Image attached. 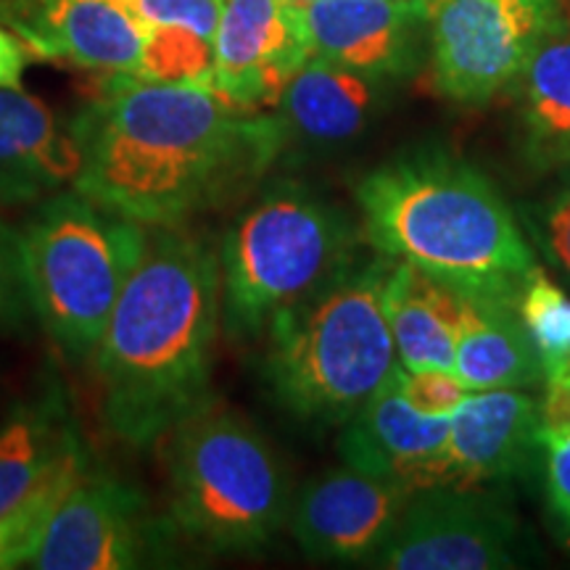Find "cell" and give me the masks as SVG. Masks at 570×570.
Returning a JSON list of instances; mask_svg holds the SVG:
<instances>
[{"mask_svg": "<svg viewBox=\"0 0 570 570\" xmlns=\"http://www.w3.org/2000/svg\"><path fill=\"white\" fill-rule=\"evenodd\" d=\"M77 169L69 127L30 92L0 88V204H38L71 188Z\"/></svg>", "mask_w": 570, "mask_h": 570, "instance_id": "17", "label": "cell"}, {"mask_svg": "<svg viewBox=\"0 0 570 570\" xmlns=\"http://www.w3.org/2000/svg\"><path fill=\"white\" fill-rule=\"evenodd\" d=\"M431 0H317L304 6L312 51L373 77L399 75L415 53Z\"/></svg>", "mask_w": 570, "mask_h": 570, "instance_id": "16", "label": "cell"}, {"mask_svg": "<svg viewBox=\"0 0 570 570\" xmlns=\"http://www.w3.org/2000/svg\"><path fill=\"white\" fill-rule=\"evenodd\" d=\"M167 508L169 537L214 554L254 552L288 520V481L259 431L206 402L169 433Z\"/></svg>", "mask_w": 570, "mask_h": 570, "instance_id": "5", "label": "cell"}, {"mask_svg": "<svg viewBox=\"0 0 570 570\" xmlns=\"http://www.w3.org/2000/svg\"><path fill=\"white\" fill-rule=\"evenodd\" d=\"M88 452L80 449L56 473L48 475L30 497L21 499L0 515V570L30 566L38 552L48 520L69 494L71 487L88 473Z\"/></svg>", "mask_w": 570, "mask_h": 570, "instance_id": "23", "label": "cell"}, {"mask_svg": "<svg viewBox=\"0 0 570 570\" xmlns=\"http://www.w3.org/2000/svg\"><path fill=\"white\" fill-rule=\"evenodd\" d=\"M428 24L433 85L465 106L515 85L541 42L570 27L562 0H431Z\"/></svg>", "mask_w": 570, "mask_h": 570, "instance_id": "8", "label": "cell"}, {"mask_svg": "<svg viewBox=\"0 0 570 570\" xmlns=\"http://www.w3.org/2000/svg\"><path fill=\"white\" fill-rule=\"evenodd\" d=\"M399 389L412 407L425 415H449L470 394L454 370L399 367Z\"/></svg>", "mask_w": 570, "mask_h": 570, "instance_id": "27", "label": "cell"}, {"mask_svg": "<svg viewBox=\"0 0 570 570\" xmlns=\"http://www.w3.org/2000/svg\"><path fill=\"white\" fill-rule=\"evenodd\" d=\"M412 491L356 468L327 470L298 491L291 531L315 560H373L394 533Z\"/></svg>", "mask_w": 570, "mask_h": 570, "instance_id": "13", "label": "cell"}, {"mask_svg": "<svg viewBox=\"0 0 570 570\" xmlns=\"http://www.w3.org/2000/svg\"><path fill=\"white\" fill-rule=\"evenodd\" d=\"M80 449L85 441L63 389L51 386L21 404L0 428V515Z\"/></svg>", "mask_w": 570, "mask_h": 570, "instance_id": "20", "label": "cell"}, {"mask_svg": "<svg viewBox=\"0 0 570 570\" xmlns=\"http://www.w3.org/2000/svg\"><path fill=\"white\" fill-rule=\"evenodd\" d=\"M135 82L156 85H198L212 88L214 80V40L202 38L185 27H148L140 59L130 75Z\"/></svg>", "mask_w": 570, "mask_h": 570, "instance_id": "24", "label": "cell"}, {"mask_svg": "<svg viewBox=\"0 0 570 570\" xmlns=\"http://www.w3.org/2000/svg\"><path fill=\"white\" fill-rule=\"evenodd\" d=\"M454 373L470 391L523 389L539 381L541 365L512 298L460 291Z\"/></svg>", "mask_w": 570, "mask_h": 570, "instance_id": "18", "label": "cell"}, {"mask_svg": "<svg viewBox=\"0 0 570 570\" xmlns=\"http://www.w3.org/2000/svg\"><path fill=\"white\" fill-rule=\"evenodd\" d=\"M356 204L377 252L462 294L515 302L537 267L510 206L458 156H399L362 177Z\"/></svg>", "mask_w": 570, "mask_h": 570, "instance_id": "3", "label": "cell"}, {"mask_svg": "<svg viewBox=\"0 0 570 570\" xmlns=\"http://www.w3.org/2000/svg\"><path fill=\"white\" fill-rule=\"evenodd\" d=\"M32 61V51L13 35L9 27L0 24V88H21L24 71Z\"/></svg>", "mask_w": 570, "mask_h": 570, "instance_id": "31", "label": "cell"}, {"mask_svg": "<svg viewBox=\"0 0 570 570\" xmlns=\"http://www.w3.org/2000/svg\"><path fill=\"white\" fill-rule=\"evenodd\" d=\"M515 309L537 352L541 375L570 367V296L544 269L533 267L515 298Z\"/></svg>", "mask_w": 570, "mask_h": 570, "instance_id": "25", "label": "cell"}, {"mask_svg": "<svg viewBox=\"0 0 570 570\" xmlns=\"http://www.w3.org/2000/svg\"><path fill=\"white\" fill-rule=\"evenodd\" d=\"M375 90L367 75L312 56L281 98L285 130L312 142H341L365 130Z\"/></svg>", "mask_w": 570, "mask_h": 570, "instance_id": "21", "label": "cell"}, {"mask_svg": "<svg viewBox=\"0 0 570 570\" xmlns=\"http://www.w3.org/2000/svg\"><path fill=\"white\" fill-rule=\"evenodd\" d=\"M298 6H309V3H317V0H294Z\"/></svg>", "mask_w": 570, "mask_h": 570, "instance_id": "33", "label": "cell"}, {"mask_svg": "<svg viewBox=\"0 0 570 570\" xmlns=\"http://www.w3.org/2000/svg\"><path fill=\"white\" fill-rule=\"evenodd\" d=\"M449 415H425L399 389V370L344 423V465L389 479L407 491L446 483Z\"/></svg>", "mask_w": 570, "mask_h": 570, "instance_id": "14", "label": "cell"}, {"mask_svg": "<svg viewBox=\"0 0 570 570\" xmlns=\"http://www.w3.org/2000/svg\"><path fill=\"white\" fill-rule=\"evenodd\" d=\"M541 431L570 433V367L547 377L544 402L539 404Z\"/></svg>", "mask_w": 570, "mask_h": 570, "instance_id": "30", "label": "cell"}, {"mask_svg": "<svg viewBox=\"0 0 570 570\" xmlns=\"http://www.w3.org/2000/svg\"><path fill=\"white\" fill-rule=\"evenodd\" d=\"M169 531L148 512L132 483L90 470L71 487L48 520L30 568L130 570L161 558Z\"/></svg>", "mask_w": 570, "mask_h": 570, "instance_id": "10", "label": "cell"}, {"mask_svg": "<svg viewBox=\"0 0 570 570\" xmlns=\"http://www.w3.org/2000/svg\"><path fill=\"white\" fill-rule=\"evenodd\" d=\"M130 6L148 27H185L209 40L225 11V0H130Z\"/></svg>", "mask_w": 570, "mask_h": 570, "instance_id": "28", "label": "cell"}, {"mask_svg": "<svg viewBox=\"0 0 570 570\" xmlns=\"http://www.w3.org/2000/svg\"><path fill=\"white\" fill-rule=\"evenodd\" d=\"M346 214L302 185H277L246 209L219 246L223 325L259 338L285 309L354 262Z\"/></svg>", "mask_w": 570, "mask_h": 570, "instance_id": "7", "label": "cell"}, {"mask_svg": "<svg viewBox=\"0 0 570 570\" xmlns=\"http://www.w3.org/2000/svg\"><path fill=\"white\" fill-rule=\"evenodd\" d=\"M383 309L404 370H454L460 291L433 281L404 259H391Z\"/></svg>", "mask_w": 570, "mask_h": 570, "instance_id": "19", "label": "cell"}, {"mask_svg": "<svg viewBox=\"0 0 570 570\" xmlns=\"http://www.w3.org/2000/svg\"><path fill=\"white\" fill-rule=\"evenodd\" d=\"M539 404L523 391H470L449 412L444 487L483 489L510 479L539 446Z\"/></svg>", "mask_w": 570, "mask_h": 570, "instance_id": "15", "label": "cell"}, {"mask_svg": "<svg viewBox=\"0 0 570 570\" xmlns=\"http://www.w3.org/2000/svg\"><path fill=\"white\" fill-rule=\"evenodd\" d=\"M312 56L304 6L294 0H225L214 35L212 90L235 109H273Z\"/></svg>", "mask_w": 570, "mask_h": 570, "instance_id": "11", "label": "cell"}, {"mask_svg": "<svg viewBox=\"0 0 570 570\" xmlns=\"http://www.w3.org/2000/svg\"><path fill=\"white\" fill-rule=\"evenodd\" d=\"M0 24L32 56L111 77L130 75L148 35L130 0H0Z\"/></svg>", "mask_w": 570, "mask_h": 570, "instance_id": "12", "label": "cell"}, {"mask_svg": "<svg viewBox=\"0 0 570 570\" xmlns=\"http://www.w3.org/2000/svg\"><path fill=\"white\" fill-rule=\"evenodd\" d=\"M19 233L35 320L69 360H92L151 233L75 188L38 202Z\"/></svg>", "mask_w": 570, "mask_h": 570, "instance_id": "6", "label": "cell"}, {"mask_svg": "<svg viewBox=\"0 0 570 570\" xmlns=\"http://www.w3.org/2000/svg\"><path fill=\"white\" fill-rule=\"evenodd\" d=\"M544 230L552 256L570 273V190L554 198L552 209L547 212Z\"/></svg>", "mask_w": 570, "mask_h": 570, "instance_id": "32", "label": "cell"}, {"mask_svg": "<svg viewBox=\"0 0 570 570\" xmlns=\"http://www.w3.org/2000/svg\"><path fill=\"white\" fill-rule=\"evenodd\" d=\"M389 265L352 262L269 325L265 377L294 417L344 425L402 367L383 309Z\"/></svg>", "mask_w": 570, "mask_h": 570, "instance_id": "4", "label": "cell"}, {"mask_svg": "<svg viewBox=\"0 0 570 570\" xmlns=\"http://www.w3.org/2000/svg\"><path fill=\"white\" fill-rule=\"evenodd\" d=\"M515 520L481 489L428 487L373 560L391 570H499L515 566Z\"/></svg>", "mask_w": 570, "mask_h": 570, "instance_id": "9", "label": "cell"}, {"mask_svg": "<svg viewBox=\"0 0 570 570\" xmlns=\"http://www.w3.org/2000/svg\"><path fill=\"white\" fill-rule=\"evenodd\" d=\"M80 154L71 188L146 227H180L252 188L288 130L212 88L117 75L69 125Z\"/></svg>", "mask_w": 570, "mask_h": 570, "instance_id": "1", "label": "cell"}, {"mask_svg": "<svg viewBox=\"0 0 570 570\" xmlns=\"http://www.w3.org/2000/svg\"><path fill=\"white\" fill-rule=\"evenodd\" d=\"M539 449L544 454L547 502L560 529L570 537V433L539 431Z\"/></svg>", "mask_w": 570, "mask_h": 570, "instance_id": "29", "label": "cell"}, {"mask_svg": "<svg viewBox=\"0 0 570 570\" xmlns=\"http://www.w3.org/2000/svg\"><path fill=\"white\" fill-rule=\"evenodd\" d=\"M518 85L531 146L547 161H570V27L541 42Z\"/></svg>", "mask_w": 570, "mask_h": 570, "instance_id": "22", "label": "cell"}, {"mask_svg": "<svg viewBox=\"0 0 570 570\" xmlns=\"http://www.w3.org/2000/svg\"><path fill=\"white\" fill-rule=\"evenodd\" d=\"M219 325V248L185 225L154 227L90 360L106 431L140 449L196 415Z\"/></svg>", "mask_w": 570, "mask_h": 570, "instance_id": "2", "label": "cell"}, {"mask_svg": "<svg viewBox=\"0 0 570 570\" xmlns=\"http://www.w3.org/2000/svg\"><path fill=\"white\" fill-rule=\"evenodd\" d=\"M32 317L21 233L0 219V331H24Z\"/></svg>", "mask_w": 570, "mask_h": 570, "instance_id": "26", "label": "cell"}]
</instances>
